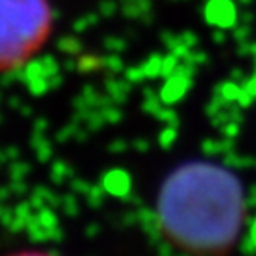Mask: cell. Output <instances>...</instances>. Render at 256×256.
Listing matches in <instances>:
<instances>
[{
  "label": "cell",
  "mask_w": 256,
  "mask_h": 256,
  "mask_svg": "<svg viewBox=\"0 0 256 256\" xmlns=\"http://www.w3.org/2000/svg\"><path fill=\"white\" fill-rule=\"evenodd\" d=\"M54 0H0V76L23 70L55 32Z\"/></svg>",
  "instance_id": "2"
},
{
  "label": "cell",
  "mask_w": 256,
  "mask_h": 256,
  "mask_svg": "<svg viewBox=\"0 0 256 256\" xmlns=\"http://www.w3.org/2000/svg\"><path fill=\"white\" fill-rule=\"evenodd\" d=\"M247 190L216 160H186L164 176L154 224L167 247L182 256H230L247 226Z\"/></svg>",
  "instance_id": "1"
},
{
  "label": "cell",
  "mask_w": 256,
  "mask_h": 256,
  "mask_svg": "<svg viewBox=\"0 0 256 256\" xmlns=\"http://www.w3.org/2000/svg\"><path fill=\"white\" fill-rule=\"evenodd\" d=\"M4 256H61L55 250H50V248H40V247H25V248H18V250H12Z\"/></svg>",
  "instance_id": "3"
}]
</instances>
